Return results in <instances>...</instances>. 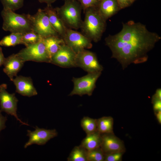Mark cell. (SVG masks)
Here are the masks:
<instances>
[{"mask_svg": "<svg viewBox=\"0 0 161 161\" xmlns=\"http://www.w3.org/2000/svg\"><path fill=\"white\" fill-rule=\"evenodd\" d=\"M5 59L6 58L2 52V48L0 47V66L3 65Z\"/></svg>", "mask_w": 161, "mask_h": 161, "instance_id": "cell-33", "label": "cell"}, {"mask_svg": "<svg viewBox=\"0 0 161 161\" xmlns=\"http://www.w3.org/2000/svg\"><path fill=\"white\" fill-rule=\"evenodd\" d=\"M63 5L55 8L56 12L68 28L77 30L80 28L82 21V7L77 0H66Z\"/></svg>", "mask_w": 161, "mask_h": 161, "instance_id": "cell-4", "label": "cell"}, {"mask_svg": "<svg viewBox=\"0 0 161 161\" xmlns=\"http://www.w3.org/2000/svg\"><path fill=\"white\" fill-rule=\"evenodd\" d=\"M64 0V1H65L66 0Z\"/></svg>", "mask_w": 161, "mask_h": 161, "instance_id": "cell-38", "label": "cell"}, {"mask_svg": "<svg viewBox=\"0 0 161 161\" xmlns=\"http://www.w3.org/2000/svg\"><path fill=\"white\" fill-rule=\"evenodd\" d=\"M47 13L52 27L61 38H63L67 28L57 14L55 8L52 5H47L44 9Z\"/></svg>", "mask_w": 161, "mask_h": 161, "instance_id": "cell-16", "label": "cell"}, {"mask_svg": "<svg viewBox=\"0 0 161 161\" xmlns=\"http://www.w3.org/2000/svg\"><path fill=\"white\" fill-rule=\"evenodd\" d=\"M101 141V134L97 131L86 134L81 142L80 145L87 151L100 147Z\"/></svg>", "mask_w": 161, "mask_h": 161, "instance_id": "cell-19", "label": "cell"}, {"mask_svg": "<svg viewBox=\"0 0 161 161\" xmlns=\"http://www.w3.org/2000/svg\"><path fill=\"white\" fill-rule=\"evenodd\" d=\"M80 4L83 12L92 7H97L101 0H77Z\"/></svg>", "mask_w": 161, "mask_h": 161, "instance_id": "cell-27", "label": "cell"}, {"mask_svg": "<svg viewBox=\"0 0 161 161\" xmlns=\"http://www.w3.org/2000/svg\"><path fill=\"white\" fill-rule=\"evenodd\" d=\"M120 10L130 6L134 2L133 0H117Z\"/></svg>", "mask_w": 161, "mask_h": 161, "instance_id": "cell-29", "label": "cell"}, {"mask_svg": "<svg viewBox=\"0 0 161 161\" xmlns=\"http://www.w3.org/2000/svg\"><path fill=\"white\" fill-rule=\"evenodd\" d=\"M7 88L6 84L0 85V109L2 112L14 116L22 124L29 125L18 118L17 114L18 100L15 93L10 94L7 92Z\"/></svg>", "mask_w": 161, "mask_h": 161, "instance_id": "cell-9", "label": "cell"}, {"mask_svg": "<svg viewBox=\"0 0 161 161\" xmlns=\"http://www.w3.org/2000/svg\"><path fill=\"white\" fill-rule=\"evenodd\" d=\"M161 90L160 89H158L153 97L152 101L156 100H161Z\"/></svg>", "mask_w": 161, "mask_h": 161, "instance_id": "cell-32", "label": "cell"}, {"mask_svg": "<svg viewBox=\"0 0 161 161\" xmlns=\"http://www.w3.org/2000/svg\"><path fill=\"white\" fill-rule=\"evenodd\" d=\"M24 63L16 54H12L6 58L3 65L4 66L3 71L12 81L14 77L17 76Z\"/></svg>", "mask_w": 161, "mask_h": 161, "instance_id": "cell-15", "label": "cell"}, {"mask_svg": "<svg viewBox=\"0 0 161 161\" xmlns=\"http://www.w3.org/2000/svg\"><path fill=\"white\" fill-rule=\"evenodd\" d=\"M76 55L70 47L64 44L52 57L50 63L64 68L76 67Z\"/></svg>", "mask_w": 161, "mask_h": 161, "instance_id": "cell-11", "label": "cell"}, {"mask_svg": "<svg viewBox=\"0 0 161 161\" xmlns=\"http://www.w3.org/2000/svg\"><path fill=\"white\" fill-rule=\"evenodd\" d=\"M43 38L33 30L23 34L22 41L25 46L38 43L42 40Z\"/></svg>", "mask_w": 161, "mask_h": 161, "instance_id": "cell-24", "label": "cell"}, {"mask_svg": "<svg viewBox=\"0 0 161 161\" xmlns=\"http://www.w3.org/2000/svg\"><path fill=\"white\" fill-rule=\"evenodd\" d=\"M114 121L111 117H103L97 119V131L100 134L113 133Z\"/></svg>", "mask_w": 161, "mask_h": 161, "instance_id": "cell-20", "label": "cell"}, {"mask_svg": "<svg viewBox=\"0 0 161 161\" xmlns=\"http://www.w3.org/2000/svg\"><path fill=\"white\" fill-rule=\"evenodd\" d=\"M156 118L159 122L161 124V111H159L155 112Z\"/></svg>", "mask_w": 161, "mask_h": 161, "instance_id": "cell-36", "label": "cell"}, {"mask_svg": "<svg viewBox=\"0 0 161 161\" xmlns=\"http://www.w3.org/2000/svg\"><path fill=\"white\" fill-rule=\"evenodd\" d=\"M148 59V57L139 58L134 60L133 63L137 64L143 63L146 61Z\"/></svg>", "mask_w": 161, "mask_h": 161, "instance_id": "cell-34", "label": "cell"}, {"mask_svg": "<svg viewBox=\"0 0 161 161\" xmlns=\"http://www.w3.org/2000/svg\"><path fill=\"white\" fill-rule=\"evenodd\" d=\"M4 9L13 12L21 8L24 0H0Z\"/></svg>", "mask_w": 161, "mask_h": 161, "instance_id": "cell-25", "label": "cell"}, {"mask_svg": "<svg viewBox=\"0 0 161 161\" xmlns=\"http://www.w3.org/2000/svg\"><path fill=\"white\" fill-rule=\"evenodd\" d=\"M41 3H44L47 4V5H51L56 0H38Z\"/></svg>", "mask_w": 161, "mask_h": 161, "instance_id": "cell-35", "label": "cell"}, {"mask_svg": "<svg viewBox=\"0 0 161 161\" xmlns=\"http://www.w3.org/2000/svg\"><path fill=\"white\" fill-rule=\"evenodd\" d=\"M124 152H116L105 155L104 161H121Z\"/></svg>", "mask_w": 161, "mask_h": 161, "instance_id": "cell-28", "label": "cell"}, {"mask_svg": "<svg viewBox=\"0 0 161 161\" xmlns=\"http://www.w3.org/2000/svg\"><path fill=\"white\" fill-rule=\"evenodd\" d=\"M161 39L160 35L149 31L145 25L130 20L123 23L121 30L109 35L105 41L112 57L125 68L137 59L148 57V53Z\"/></svg>", "mask_w": 161, "mask_h": 161, "instance_id": "cell-1", "label": "cell"}, {"mask_svg": "<svg viewBox=\"0 0 161 161\" xmlns=\"http://www.w3.org/2000/svg\"><path fill=\"white\" fill-rule=\"evenodd\" d=\"M22 36L21 33H11L10 35L4 37L0 41V45L9 47L19 44H23Z\"/></svg>", "mask_w": 161, "mask_h": 161, "instance_id": "cell-21", "label": "cell"}, {"mask_svg": "<svg viewBox=\"0 0 161 161\" xmlns=\"http://www.w3.org/2000/svg\"><path fill=\"white\" fill-rule=\"evenodd\" d=\"M76 66L88 73L101 72L103 69L95 54L86 49L77 54Z\"/></svg>", "mask_w": 161, "mask_h": 161, "instance_id": "cell-10", "label": "cell"}, {"mask_svg": "<svg viewBox=\"0 0 161 161\" xmlns=\"http://www.w3.org/2000/svg\"><path fill=\"white\" fill-rule=\"evenodd\" d=\"M35 128V130L33 131H27V135L29 137V139L24 145L25 148L33 144L44 145L58 135V132L55 129L48 130L39 128L37 126Z\"/></svg>", "mask_w": 161, "mask_h": 161, "instance_id": "cell-12", "label": "cell"}, {"mask_svg": "<svg viewBox=\"0 0 161 161\" xmlns=\"http://www.w3.org/2000/svg\"><path fill=\"white\" fill-rule=\"evenodd\" d=\"M105 155L100 147L87 151V161H104Z\"/></svg>", "mask_w": 161, "mask_h": 161, "instance_id": "cell-26", "label": "cell"}, {"mask_svg": "<svg viewBox=\"0 0 161 161\" xmlns=\"http://www.w3.org/2000/svg\"><path fill=\"white\" fill-rule=\"evenodd\" d=\"M42 41L51 60L62 45L65 44L63 39L59 36H51L44 38Z\"/></svg>", "mask_w": 161, "mask_h": 161, "instance_id": "cell-18", "label": "cell"}, {"mask_svg": "<svg viewBox=\"0 0 161 161\" xmlns=\"http://www.w3.org/2000/svg\"><path fill=\"white\" fill-rule=\"evenodd\" d=\"M80 125L86 134L94 132L97 131V119L88 117H84L80 121Z\"/></svg>", "mask_w": 161, "mask_h": 161, "instance_id": "cell-23", "label": "cell"}, {"mask_svg": "<svg viewBox=\"0 0 161 161\" xmlns=\"http://www.w3.org/2000/svg\"><path fill=\"white\" fill-rule=\"evenodd\" d=\"M101 73V72L90 73L80 78L73 77L72 81L74 87L69 95H91L95 87L96 82Z\"/></svg>", "mask_w": 161, "mask_h": 161, "instance_id": "cell-6", "label": "cell"}, {"mask_svg": "<svg viewBox=\"0 0 161 161\" xmlns=\"http://www.w3.org/2000/svg\"><path fill=\"white\" fill-rule=\"evenodd\" d=\"M153 109L155 112L161 111V100H153Z\"/></svg>", "mask_w": 161, "mask_h": 161, "instance_id": "cell-31", "label": "cell"}, {"mask_svg": "<svg viewBox=\"0 0 161 161\" xmlns=\"http://www.w3.org/2000/svg\"><path fill=\"white\" fill-rule=\"evenodd\" d=\"M97 8L100 15L106 21L120 10L117 0H101Z\"/></svg>", "mask_w": 161, "mask_h": 161, "instance_id": "cell-17", "label": "cell"}, {"mask_svg": "<svg viewBox=\"0 0 161 161\" xmlns=\"http://www.w3.org/2000/svg\"><path fill=\"white\" fill-rule=\"evenodd\" d=\"M25 46L16 54L24 62L32 61L50 63L51 58L42 40Z\"/></svg>", "mask_w": 161, "mask_h": 161, "instance_id": "cell-5", "label": "cell"}, {"mask_svg": "<svg viewBox=\"0 0 161 161\" xmlns=\"http://www.w3.org/2000/svg\"><path fill=\"white\" fill-rule=\"evenodd\" d=\"M29 14H18L3 9L1 12L3 19L2 29L11 33L22 34L32 30Z\"/></svg>", "mask_w": 161, "mask_h": 161, "instance_id": "cell-3", "label": "cell"}, {"mask_svg": "<svg viewBox=\"0 0 161 161\" xmlns=\"http://www.w3.org/2000/svg\"><path fill=\"white\" fill-rule=\"evenodd\" d=\"M30 18L32 30L43 38L51 36H60L51 25L44 9H39L34 15H30Z\"/></svg>", "mask_w": 161, "mask_h": 161, "instance_id": "cell-7", "label": "cell"}, {"mask_svg": "<svg viewBox=\"0 0 161 161\" xmlns=\"http://www.w3.org/2000/svg\"><path fill=\"white\" fill-rule=\"evenodd\" d=\"M62 38L65 44L76 54L92 46V41L82 33L69 28Z\"/></svg>", "mask_w": 161, "mask_h": 161, "instance_id": "cell-8", "label": "cell"}, {"mask_svg": "<svg viewBox=\"0 0 161 161\" xmlns=\"http://www.w3.org/2000/svg\"><path fill=\"white\" fill-rule=\"evenodd\" d=\"M133 1H135V0H133Z\"/></svg>", "mask_w": 161, "mask_h": 161, "instance_id": "cell-37", "label": "cell"}, {"mask_svg": "<svg viewBox=\"0 0 161 161\" xmlns=\"http://www.w3.org/2000/svg\"><path fill=\"white\" fill-rule=\"evenodd\" d=\"M101 134L100 147L105 155L116 152H124L125 148L123 142L113 133Z\"/></svg>", "mask_w": 161, "mask_h": 161, "instance_id": "cell-13", "label": "cell"}, {"mask_svg": "<svg viewBox=\"0 0 161 161\" xmlns=\"http://www.w3.org/2000/svg\"><path fill=\"white\" fill-rule=\"evenodd\" d=\"M84 20L80 28L82 33L92 41L101 39L106 27V20L99 13L97 7L90 8L84 12Z\"/></svg>", "mask_w": 161, "mask_h": 161, "instance_id": "cell-2", "label": "cell"}, {"mask_svg": "<svg viewBox=\"0 0 161 161\" xmlns=\"http://www.w3.org/2000/svg\"><path fill=\"white\" fill-rule=\"evenodd\" d=\"M12 81L16 86V92L20 94L28 97L37 95L30 77L17 76Z\"/></svg>", "mask_w": 161, "mask_h": 161, "instance_id": "cell-14", "label": "cell"}, {"mask_svg": "<svg viewBox=\"0 0 161 161\" xmlns=\"http://www.w3.org/2000/svg\"><path fill=\"white\" fill-rule=\"evenodd\" d=\"M87 151L80 145L75 146L67 158L68 161H87Z\"/></svg>", "mask_w": 161, "mask_h": 161, "instance_id": "cell-22", "label": "cell"}, {"mask_svg": "<svg viewBox=\"0 0 161 161\" xmlns=\"http://www.w3.org/2000/svg\"><path fill=\"white\" fill-rule=\"evenodd\" d=\"M2 112L0 109V132L6 128L5 123L7 120V117L2 115Z\"/></svg>", "mask_w": 161, "mask_h": 161, "instance_id": "cell-30", "label": "cell"}]
</instances>
